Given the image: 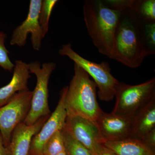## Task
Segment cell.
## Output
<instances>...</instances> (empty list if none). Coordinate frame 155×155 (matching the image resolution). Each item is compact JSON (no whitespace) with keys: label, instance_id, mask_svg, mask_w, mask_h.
I'll list each match as a JSON object with an SVG mask.
<instances>
[{"label":"cell","instance_id":"obj_1","mask_svg":"<svg viewBox=\"0 0 155 155\" xmlns=\"http://www.w3.org/2000/svg\"><path fill=\"white\" fill-rule=\"evenodd\" d=\"M143 23L131 9L121 11L115 36L114 60L135 69L152 55L143 38Z\"/></svg>","mask_w":155,"mask_h":155},{"label":"cell","instance_id":"obj_2","mask_svg":"<svg viewBox=\"0 0 155 155\" xmlns=\"http://www.w3.org/2000/svg\"><path fill=\"white\" fill-rule=\"evenodd\" d=\"M83 11L87 30L94 46L100 54L114 60L115 36L121 11L100 0L85 1Z\"/></svg>","mask_w":155,"mask_h":155},{"label":"cell","instance_id":"obj_3","mask_svg":"<svg viewBox=\"0 0 155 155\" xmlns=\"http://www.w3.org/2000/svg\"><path fill=\"white\" fill-rule=\"evenodd\" d=\"M74 70L65 97L67 116H81L96 123L104 112L97 101L96 85L77 64Z\"/></svg>","mask_w":155,"mask_h":155},{"label":"cell","instance_id":"obj_4","mask_svg":"<svg viewBox=\"0 0 155 155\" xmlns=\"http://www.w3.org/2000/svg\"><path fill=\"white\" fill-rule=\"evenodd\" d=\"M59 54L68 57L91 77L98 89L97 93L100 100L108 102L114 99L120 82L111 74L108 63L98 64L83 58L73 50L70 44L63 45L59 50Z\"/></svg>","mask_w":155,"mask_h":155},{"label":"cell","instance_id":"obj_5","mask_svg":"<svg viewBox=\"0 0 155 155\" xmlns=\"http://www.w3.org/2000/svg\"><path fill=\"white\" fill-rule=\"evenodd\" d=\"M155 97V78L136 85L119 82L112 113L133 118Z\"/></svg>","mask_w":155,"mask_h":155},{"label":"cell","instance_id":"obj_6","mask_svg":"<svg viewBox=\"0 0 155 155\" xmlns=\"http://www.w3.org/2000/svg\"><path fill=\"white\" fill-rule=\"evenodd\" d=\"M28 64L30 73L35 74L37 78L36 86L32 91L30 110L23 122L26 125H31L41 118L51 115L48 104V84L57 64L49 62L41 65L38 61Z\"/></svg>","mask_w":155,"mask_h":155},{"label":"cell","instance_id":"obj_7","mask_svg":"<svg viewBox=\"0 0 155 155\" xmlns=\"http://www.w3.org/2000/svg\"><path fill=\"white\" fill-rule=\"evenodd\" d=\"M32 96V91L29 90L19 92L0 107V132L5 147L8 144L15 127L24 122L28 115Z\"/></svg>","mask_w":155,"mask_h":155},{"label":"cell","instance_id":"obj_8","mask_svg":"<svg viewBox=\"0 0 155 155\" xmlns=\"http://www.w3.org/2000/svg\"><path fill=\"white\" fill-rule=\"evenodd\" d=\"M64 128L93 155L98 152L105 142L97 123L81 116H67Z\"/></svg>","mask_w":155,"mask_h":155},{"label":"cell","instance_id":"obj_9","mask_svg":"<svg viewBox=\"0 0 155 155\" xmlns=\"http://www.w3.org/2000/svg\"><path fill=\"white\" fill-rule=\"evenodd\" d=\"M41 2V0H31L26 19L13 31L10 42L11 45L24 46L28 35L30 33L32 48L36 51L40 50L42 41L44 38L39 21Z\"/></svg>","mask_w":155,"mask_h":155},{"label":"cell","instance_id":"obj_10","mask_svg":"<svg viewBox=\"0 0 155 155\" xmlns=\"http://www.w3.org/2000/svg\"><path fill=\"white\" fill-rule=\"evenodd\" d=\"M67 88L68 86L61 91L55 110L32 138L29 155H43L44 146L49 139L58 130L64 129L67 117L65 104Z\"/></svg>","mask_w":155,"mask_h":155},{"label":"cell","instance_id":"obj_11","mask_svg":"<svg viewBox=\"0 0 155 155\" xmlns=\"http://www.w3.org/2000/svg\"><path fill=\"white\" fill-rule=\"evenodd\" d=\"M96 123L105 141H117L130 138L133 118L104 112Z\"/></svg>","mask_w":155,"mask_h":155},{"label":"cell","instance_id":"obj_12","mask_svg":"<svg viewBox=\"0 0 155 155\" xmlns=\"http://www.w3.org/2000/svg\"><path fill=\"white\" fill-rule=\"evenodd\" d=\"M50 116L41 118L32 125H28L22 122L17 125L5 147L6 155H29L32 138Z\"/></svg>","mask_w":155,"mask_h":155},{"label":"cell","instance_id":"obj_13","mask_svg":"<svg viewBox=\"0 0 155 155\" xmlns=\"http://www.w3.org/2000/svg\"><path fill=\"white\" fill-rule=\"evenodd\" d=\"M14 64L11 81L0 88V107L6 104L17 93L29 90L28 81L31 77V73L28 64L21 60H17Z\"/></svg>","mask_w":155,"mask_h":155},{"label":"cell","instance_id":"obj_14","mask_svg":"<svg viewBox=\"0 0 155 155\" xmlns=\"http://www.w3.org/2000/svg\"><path fill=\"white\" fill-rule=\"evenodd\" d=\"M155 129V97L133 118L130 138L140 140Z\"/></svg>","mask_w":155,"mask_h":155},{"label":"cell","instance_id":"obj_15","mask_svg":"<svg viewBox=\"0 0 155 155\" xmlns=\"http://www.w3.org/2000/svg\"><path fill=\"white\" fill-rule=\"evenodd\" d=\"M104 145L117 155H155V151L134 139L106 141Z\"/></svg>","mask_w":155,"mask_h":155},{"label":"cell","instance_id":"obj_16","mask_svg":"<svg viewBox=\"0 0 155 155\" xmlns=\"http://www.w3.org/2000/svg\"><path fill=\"white\" fill-rule=\"evenodd\" d=\"M132 10L142 22H155V0L136 1Z\"/></svg>","mask_w":155,"mask_h":155},{"label":"cell","instance_id":"obj_17","mask_svg":"<svg viewBox=\"0 0 155 155\" xmlns=\"http://www.w3.org/2000/svg\"><path fill=\"white\" fill-rule=\"evenodd\" d=\"M65 143L62 130H58L46 143L43 155H58L65 151Z\"/></svg>","mask_w":155,"mask_h":155},{"label":"cell","instance_id":"obj_18","mask_svg":"<svg viewBox=\"0 0 155 155\" xmlns=\"http://www.w3.org/2000/svg\"><path fill=\"white\" fill-rule=\"evenodd\" d=\"M67 155H93L85 147L77 141L65 128L62 130Z\"/></svg>","mask_w":155,"mask_h":155},{"label":"cell","instance_id":"obj_19","mask_svg":"<svg viewBox=\"0 0 155 155\" xmlns=\"http://www.w3.org/2000/svg\"><path fill=\"white\" fill-rule=\"evenodd\" d=\"M58 2V0L42 1L39 15V21L44 37L48 31L49 20L52 12Z\"/></svg>","mask_w":155,"mask_h":155},{"label":"cell","instance_id":"obj_20","mask_svg":"<svg viewBox=\"0 0 155 155\" xmlns=\"http://www.w3.org/2000/svg\"><path fill=\"white\" fill-rule=\"evenodd\" d=\"M7 38L5 32L0 31V67L9 72L14 69V64L9 58V52L5 46V41Z\"/></svg>","mask_w":155,"mask_h":155},{"label":"cell","instance_id":"obj_21","mask_svg":"<svg viewBox=\"0 0 155 155\" xmlns=\"http://www.w3.org/2000/svg\"><path fill=\"white\" fill-rule=\"evenodd\" d=\"M143 38L148 50L152 54L155 53V22H143Z\"/></svg>","mask_w":155,"mask_h":155},{"label":"cell","instance_id":"obj_22","mask_svg":"<svg viewBox=\"0 0 155 155\" xmlns=\"http://www.w3.org/2000/svg\"><path fill=\"white\" fill-rule=\"evenodd\" d=\"M102 1L110 8L120 11L127 9H133L136 2L135 0H106Z\"/></svg>","mask_w":155,"mask_h":155},{"label":"cell","instance_id":"obj_23","mask_svg":"<svg viewBox=\"0 0 155 155\" xmlns=\"http://www.w3.org/2000/svg\"><path fill=\"white\" fill-rule=\"evenodd\" d=\"M140 140L147 147L155 151V129L147 134Z\"/></svg>","mask_w":155,"mask_h":155},{"label":"cell","instance_id":"obj_24","mask_svg":"<svg viewBox=\"0 0 155 155\" xmlns=\"http://www.w3.org/2000/svg\"><path fill=\"white\" fill-rule=\"evenodd\" d=\"M94 155H117L113 151L111 150L110 149L108 148L104 145Z\"/></svg>","mask_w":155,"mask_h":155},{"label":"cell","instance_id":"obj_25","mask_svg":"<svg viewBox=\"0 0 155 155\" xmlns=\"http://www.w3.org/2000/svg\"><path fill=\"white\" fill-rule=\"evenodd\" d=\"M0 155H6L5 147L4 144L2 137L0 132Z\"/></svg>","mask_w":155,"mask_h":155},{"label":"cell","instance_id":"obj_26","mask_svg":"<svg viewBox=\"0 0 155 155\" xmlns=\"http://www.w3.org/2000/svg\"><path fill=\"white\" fill-rule=\"evenodd\" d=\"M58 155H67L66 153V152L65 151L59 154Z\"/></svg>","mask_w":155,"mask_h":155}]
</instances>
